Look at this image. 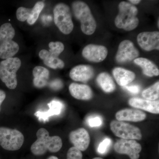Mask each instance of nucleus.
<instances>
[{
    "label": "nucleus",
    "mask_w": 159,
    "mask_h": 159,
    "mask_svg": "<svg viewBox=\"0 0 159 159\" xmlns=\"http://www.w3.org/2000/svg\"><path fill=\"white\" fill-rule=\"evenodd\" d=\"M37 140L31 147V152L35 156L44 154L48 151L51 152H57L62 146V140L57 136H50L46 129H39L36 133Z\"/></svg>",
    "instance_id": "f257e3e1"
},
{
    "label": "nucleus",
    "mask_w": 159,
    "mask_h": 159,
    "mask_svg": "<svg viewBox=\"0 0 159 159\" xmlns=\"http://www.w3.org/2000/svg\"><path fill=\"white\" fill-rule=\"evenodd\" d=\"M119 12L115 20L117 28L126 31H131L138 27L139 23L137 16L138 9L127 2H122L119 5Z\"/></svg>",
    "instance_id": "f03ea898"
},
{
    "label": "nucleus",
    "mask_w": 159,
    "mask_h": 159,
    "mask_svg": "<svg viewBox=\"0 0 159 159\" xmlns=\"http://www.w3.org/2000/svg\"><path fill=\"white\" fill-rule=\"evenodd\" d=\"M15 31L10 23H6L0 27V58L12 57L19 50V46L12 40Z\"/></svg>",
    "instance_id": "7ed1b4c3"
},
{
    "label": "nucleus",
    "mask_w": 159,
    "mask_h": 159,
    "mask_svg": "<svg viewBox=\"0 0 159 159\" xmlns=\"http://www.w3.org/2000/svg\"><path fill=\"white\" fill-rule=\"evenodd\" d=\"M72 7L75 17L81 23L82 32L88 35L93 34L97 23L89 6L84 2L76 1L72 3Z\"/></svg>",
    "instance_id": "20e7f679"
},
{
    "label": "nucleus",
    "mask_w": 159,
    "mask_h": 159,
    "mask_svg": "<svg viewBox=\"0 0 159 159\" xmlns=\"http://www.w3.org/2000/svg\"><path fill=\"white\" fill-rule=\"evenodd\" d=\"M21 65L18 57H10L0 62V79L10 89H14L17 85L16 72Z\"/></svg>",
    "instance_id": "39448f33"
},
{
    "label": "nucleus",
    "mask_w": 159,
    "mask_h": 159,
    "mask_svg": "<svg viewBox=\"0 0 159 159\" xmlns=\"http://www.w3.org/2000/svg\"><path fill=\"white\" fill-rule=\"evenodd\" d=\"M54 22L60 31L65 34H70L74 29L70 9L68 5L60 3L53 9Z\"/></svg>",
    "instance_id": "423d86ee"
},
{
    "label": "nucleus",
    "mask_w": 159,
    "mask_h": 159,
    "mask_svg": "<svg viewBox=\"0 0 159 159\" xmlns=\"http://www.w3.org/2000/svg\"><path fill=\"white\" fill-rule=\"evenodd\" d=\"M25 137L16 129L0 127V145L9 151L19 150L22 146Z\"/></svg>",
    "instance_id": "0eeeda50"
},
{
    "label": "nucleus",
    "mask_w": 159,
    "mask_h": 159,
    "mask_svg": "<svg viewBox=\"0 0 159 159\" xmlns=\"http://www.w3.org/2000/svg\"><path fill=\"white\" fill-rule=\"evenodd\" d=\"M110 128L116 136L122 139L140 140L142 139V134L140 129L122 121H111Z\"/></svg>",
    "instance_id": "6e6552de"
},
{
    "label": "nucleus",
    "mask_w": 159,
    "mask_h": 159,
    "mask_svg": "<svg viewBox=\"0 0 159 159\" xmlns=\"http://www.w3.org/2000/svg\"><path fill=\"white\" fill-rule=\"evenodd\" d=\"M142 146L134 140L120 139L114 145L117 153L127 155L130 159H139L142 151Z\"/></svg>",
    "instance_id": "1a4fd4ad"
},
{
    "label": "nucleus",
    "mask_w": 159,
    "mask_h": 159,
    "mask_svg": "<svg viewBox=\"0 0 159 159\" xmlns=\"http://www.w3.org/2000/svg\"><path fill=\"white\" fill-rule=\"evenodd\" d=\"M139 55V51L133 43L129 40H125L119 44L116 60L119 63H125L136 59Z\"/></svg>",
    "instance_id": "9d476101"
},
{
    "label": "nucleus",
    "mask_w": 159,
    "mask_h": 159,
    "mask_svg": "<svg viewBox=\"0 0 159 159\" xmlns=\"http://www.w3.org/2000/svg\"><path fill=\"white\" fill-rule=\"evenodd\" d=\"M44 6V2L40 1L35 3L32 9L20 7L16 11V18L20 21L24 22L27 20L29 25H34L37 20Z\"/></svg>",
    "instance_id": "9b49d317"
},
{
    "label": "nucleus",
    "mask_w": 159,
    "mask_h": 159,
    "mask_svg": "<svg viewBox=\"0 0 159 159\" xmlns=\"http://www.w3.org/2000/svg\"><path fill=\"white\" fill-rule=\"evenodd\" d=\"M108 54L107 49L104 46L89 44L83 50V57L89 61L100 62L106 58Z\"/></svg>",
    "instance_id": "f8f14e48"
},
{
    "label": "nucleus",
    "mask_w": 159,
    "mask_h": 159,
    "mask_svg": "<svg viewBox=\"0 0 159 159\" xmlns=\"http://www.w3.org/2000/svg\"><path fill=\"white\" fill-rule=\"evenodd\" d=\"M137 41L140 47L145 51L159 50V31L139 33L137 37Z\"/></svg>",
    "instance_id": "ddd939ff"
},
{
    "label": "nucleus",
    "mask_w": 159,
    "mask_h": 159,
    "mask_svg": "<svg viewBox=\"0 0 159 159\" xmlns=\"http://www.w3.org/2000/svg\"><path fill=\"white\" fill-rule=\"evenodd\" d=\"M69 139L74 147L81 152L86 150L90 142L88 132L83 128L71 131L69 134Z\"/></svg>",
    "instance_id": "4468645a"
},
{
    "label": "nucleus",
    "mask_w": 159,
    "mask_h": 159,
    "mask_svg": "<svg viewBox=\"0 0 159 159\" xmlns=\"http://www.w3.org/2000/svg\"><path fill=\"white\" fill-rule=\"evenodd\" d=\"M94 75L93 69L91 66L80 65L74 67L71 70L70 77L76 81L87 82Z\"/></svg>",
    "instance_id": "2eb2a0df"
},
{
    "label": "nucleus",
    "mask_w": 159,
    "mask_h": 159,
    "mask_svg": "<svg viewBox=\"0 0 159 159\" xmlns=\"http://www.w3.org/2000/svg\"><path fill=\"white\" fill-rule=\"evenodd\" d=\"M129 104L134 108L140 109L152 114L159 113V101H150L139 98H132L129 100Z\"/></svg>",
    "instance_id": "dca6fc26"
},
{
    "label": "nucleus",
    "mask_w": 159,
    "mask_h": 159,
    "mask_svg": "<svg viewBox=\"0 0 159 159\" xmlns=\"http://www.w3.org/2000/svg\"><path fill=\"white\" fill-rule=\"evenodd\" d=\"M116 117L119 121L137 122L145 120L146 115L145 112L139 110L125 109L117 112Z\"/></svg>",
    "instance_id": "f3484780"
},
{
    "label": "nucleus",
    "mask_w": 159,
    "mask_h": 159,
    "mask_svg": "<svg viewBox=\"0 0 159 159\" xmlns=\"http://www.w3.org/2000/svg\"><path fill=\"white\" fill-rule=\"evenodd\" d=\"M69 89L71 96L76 99L88 100L93 97L92 89L86 84L73 83L69 86Z\"/></svg>",
    "instance_id": "a211bd4d"
},
{
    "label": "nucleus",
    "mask_w": 159,
    "mask_h": 159,
    "mask_svg": "<svg viewBox=\"0 0 159 159\" xmlns=\"http://www.w3.org/2000/svg\"><path fill=\"white\" fill-rule=\"evenodd\" d=\"M49 51L43 49L39 51V55L43 61L57 59L65 49L63 44L59 41L51 42L49 43Z\"/></svg>",
    "instance_id": "6ab92c4d"
},
{
    "label": "nucleus",
    "mask_w": 159,
    "mask_h": 159,
    "mask_svg": "<svg viewBox=\"0 0 159 159\" xmlns=\"http://www.w3.org/2000/svg\"><path fill=\"white\" fill-rule=\"evenodd\" d=\"M49 107L48 110L46 111L36 112L34 114L39 121L46 122L48 121L50 117L54 115H58L61 112L63 105L62 102L58 100H53L48 104Z\"/></svg>",
    "instance_id": "aec40b11"
},
{
    "label": "nucleus",
    "mask_w": 159,
    "mask_h": 159,
    "mask_svg": "<svg viewBox=\"0 0 159 159\" xmlns=\"http://www.w3.org/2000/svg\"><path fill=\"white\" fill-rule=\"evenodd\" d=\"M34 76L33 83L34 86L41 89L47 86L50 77L49 70L41 66L35 67L32 71Z\"/></svg>",
    "instance_id": "412c9836"
},
{
    "label": "nucleus",
    "mask_w": 159,
    "mask_h": 159,
    "mask_svg": "<svg viewBox=\"0 0 159 159\" xmlns=\"http://www.w3.org/2000/svg\"><path fill=\"white\" fill-rule=\"evenodd\" d=\"M112 74L117 84L123 87L132 82L136 77L134 72L120 67L114 69Z\"/></svg>",
    "instance_id": "4be33fe9"
},
{
    "label": "nucleus",
    "mask_w": 159,
    "mask_h": 159,
    "mask_svg": "<svg viewBox=\"0 0 159 159\" xmlns=\"http://www.w3.org/2000/svg\"><path fill=\"white\" fill-rule=\"evenodd\" d=\"M134 62L142 68L143 74L148 77H152L159 75V70L157 67L147 58L139 57L134 60Z\"/></svg>",
    "instance_id": "5701e85b"
},
{
    "label": "nucleus",
    "mask_w": 159,
    "mask_h": 159,
    "mask_svg": "<svg viewBox=\"0 0 159 159\" xmlns=\"http://www.w3.org/2000/svg\"><path fill=\"white\" fill-rule=\"evenodd\" d=\"M97 81L99 86L105 93H112L116 89V85L113 80L107 73L103 72L99 74Z\"/></svg>",
    "instance_id": "b1692460"
},
{
    "label": "nucleus",
    "mask_w": 159,
    "mask_h": 159,
    "mask_svg": "<svg viewBox=\"0 0 159 159\" xmlns=\"http://www.w3.org/2000/svg\"><path fill=\"white\" fill-rule=\"evenodd\" d=\"M142 96L145 99L155 101L158 99L159 97V81L151 86L148 88L143 91Z\"/></svg>",
    "instance_id": "393cba45"
},
{
    "label": "nucleus",
    "mask_w": 159,
    "mask_h": 159,
    "mask_svg": "<svg viewBox=\"0 0 159 159\" xmlns=\"http://www.w3.org/2000/svg\"><path fill=\"white\" fill-rule=\"evenodd\" d=\"M81 152L74 147H71L68 151L67 159H82Z\"/></svg>",
    "instance_id": "a878e982"
},
{
    "label": "nucleus",
    "mask_w": 159,
    "mask_h": 159,
    "mask_svg": "<svg viewBox=\"0 0 159 159\" xmlns=\"http://www.w3.org/2000/svg\"><path fill=\"white\" fill-rule=\"evenodd\" d=\"M111 141L109 138H106L99 144L98 146V152L100 154H104L108 150L109 147L110 146Z\"/></svg>",
    "instance_id": "bb28decb"
},
{
    "label": "nucleus",
    "mask_w": 159,
    "mask_h": 159,
    "mask_svg": "<svg viewBox=\"0 0 159 159\" xmlns=\"http://www.w3.org/2000/svg\"><path fill=\"white\" fill-rule=\"evenodd\" d=\"M87 122L91 127H98L102 125V120L100 117H91L88 119Z\"/></svg>",
    "instance_id": "cd10ccee"
},
{
    "label": "nucleus",
    "mask_w": 159,
    "mask_h": 159,
    "mask_svg": "<svg viewBox=\"0 0 159 159\" xmlns=\"http://www.w3.org/2000/svg\"><path fill=\"white\" fill-rule=\"evenodd\" d=\"M49 85L50 87L53 89L58 90L62 87L63 83L60 80L56 79L50 82Z\"/></svg>",
    "instance_id": "c85d7f7f"
},
{
    "label": "nucleus",
    "mask_w": 159,
    "mask_h": 159,
    "mask_svg": "<svg viewBox=\"0 0 159 159\" xmlns=\"http://www.w3.org/2000/svg\"><path fill=\"white\" fill-rule=\"evenodd\" d=\"M123 88L130 92L131 93L136 94L139 93L140 91V87L139 85L125 86Z\"/></svg>",
    "instance_id": "c756f323"
},
{
    "label": "nucleus",
    "mask_w": 159,
    "mask_h": 159,
    "mask_svg": "<svg viewBox=\"0 0 159 159\" xmlns=\"http://www.w3.org/2000/svg\"><path fill=\"white\" fill-rule=\"evenodd\" d=\"M6 98V94L5 92L0 90V112L1 111V105Z\"/></svg>",
    "instance_id": "7c9ffc66"
},
{
    "label": "nucleus",
    "mask_w": 159,
    "mask_h": 159,
    "mask_svg": "<svg viewBox=\"0 0 159 159\" xmlns=\"http://www.w3.org/2000/svg\"><path fill=\"white\" fill-rule=\"evenodd\" d=\"M129 2L134 5H137V4H139L141 1L140 0H129Z\"/></svg>",
    "instance_id": "2f4dec72"
},
{
    "label": "nucleus",
    "mask_w": 159,
    "mask_h": 159,
    "mask_svg": "<svg viewBox=\"0 0 159 159\" xmlns=\"http://www.w3.org/2000/svg\"><path fill=\"white\" fill-rule=\"evenodd\" d=\"M48 159H58V158L57 157H55V156H51L50 157H49L48 158Z\"/></svg>",
    "instance_id": "473e14b6"
},
{
    "label": "nucleus",
    "mask_w": 159,
    "mask_h": 159,
    "mask_svg": "<svg viewBox=\"0 0 159 159\" xmlns=\"http://www.w3.org/2000/svg\"><path fill=\"white\" fill-rule=\"evenodd\" d=\"M93 159H103L102 158L99 157H97L94 158Z\"/></svg>",
    "instance_id": "72a5a7b5"
}]
</instances>
